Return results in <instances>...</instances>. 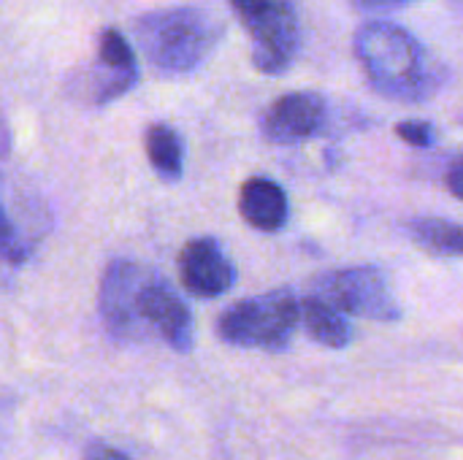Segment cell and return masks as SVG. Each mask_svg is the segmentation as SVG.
I'll return each mask as SVG.
<instances>
[{"instance_id":"3957f363","label":"cell","mask_w":463,"mask_h":460,"mask_svg":"<svg viewBox=\"0 0 463 460\" xmlns=\"http://www.w3.org/2000/svg\"><path fill=\"white\" fill-rule=\"evenodd\" d=\"M301 323V301L290 287L236 301L217 317V336L231 347L279 352Z\"/></svg>"},{"instance_id":"5b68a950","label":"cell","mask_w":463,"mask_h":460,"mask_svg":"<svg viewBox=\"0 0 463 460\" xmlns=\"http://www.w3.org/2000/svg\"><path fill=\"white\" fill-rule=\"evenodd\" d=\"M315 296L339 312L355 314L372 323H399L402 306L388 285V277L377 266L336 268L315 279Z\"/></svg>"},{"instance_id":"7c38bea8","label":"cell","mask_w":463,"mask_h":460,"mask_svg":"<svg viewBox=\"0 0 463 460\" xmlns=\"http://www.w3.org/2000/svg\"><path fill=\"white\" fill-rule=\"evenodd\" d=\"M144 149L155 168V174L165 182L182 179L184 171V141L176 133V127L165 122H155L144 133Z\"/></svg>"},{"instance_id":"ba28073f","label":"cell","mask_w":463,"mask_h":460,"mask_svg":"<svg viewBox=\"0 0 463 460\" xmlns=\"http://www.w3.org/2000/svg\"><path fill=\"white\" fill-rule=\"evenodd\" d=\"M328 119V103L320 92H288L277 98L260 122L263 138L279 146L301 144L312 136H317L326 127Z\"/></svg>"},{"instance_id":"30bf717a","label":"cell","mask_w":463,"mask_h":460,"mask_svg":"<svg viewBox=\"0 0 463 460\" xmlns=\"http://www.w3.org/2000/svg\"><path fill=\"white\" fill-rule=\"evenodd\" d=\"M239 214L250 228L260 233H277L290 217L288 192L274 179L252 176L239 190Z\"/></svg>"},{"instance_id":"d6986e66","label":"cell","mask_w":463,"mask_h":460,"mask_svg":"<svg viewBox=\"0 0 463 460\" xmlns=\"http://www.w3.org/2000/svg\"><path fill=\"white\" fill-rule=\"evenodd\" d=\"M84 460H133V458H128L125 453L114 450V447H106V445H95V447H90V450H87Z\"/></svg>"},{"instance_id":"7a4b0ae2","label":"cell","mask_w":463,"mask_h":460,"mask_svg":"<svg viewBox=\"0 0 463 460\" xmlns=\"http://www.w3.org/2000/svg\"><path fill=\"white\" fill-rule=\"evenodd\" d=\"M133 35L155 70L182 76L212 54L222 35V24L201 8L176 5L138 16L133 22Z\"/></svg>"},{"instance_id":"52a82bcc","label":"cell","mask_w":463,"mask_h":460,"mask_svg":"<svg viewBox=\"0 0 463 460\" xmlns=\"http://www.w3.org/2000/svg\"><path fill=\"white\" fill-rule=\"evenodd\" d=\"M149 268L136 260H111L103 268L100 290H98V309L106 331L122 342H141L146 339L144 325L136 317V293L144 282Z\"/></svg>"},{"instance_id":"ac0fdd59","label":"cell","mask_w":463,"mask_h":460,"mask_svg":"<svg viewBox=\"0 0 463 460\" xmlns=\"http://www.w3.org/2000/svg\"><path fill=\"white\" fill-rule=\"evenodd\" d=\"M412 0H353L355 8L361 11H369V14H383V11H393V8H402Z\"/></svg>"},{"instance_id":"8fae6325","label":"cell","mask_w":463,"mask_h":460,"mask_svg":"<svg viewBox=\"0 0 463 460\" xmlns=\"http://www.w3.org/2000/svg\"><path fill=\"white\" fill-rule=\"evenodd\" d=\"M301 323H304L309 339L328 350H345L353 342V328L342 317V312L317 296H309L301 301Z\"/></svg>"},{"instance_id":"4fadbf2b","label":"cell","mask_w":463,"mask_h":460,"mask_svg":"<svg viewBox=\"0 0 463 460\" xmlns=\"http://www.w3.org/2000/svg\"><path fill=\"white\" fill-rule=\"evenodd\" d=\"M407 233L418 247H423L431 255L439 258H463V225L439 220V217H423L412 220L407 225Z\"/></svg>"},{"instance_id":"277c9868","label":"cell","mask_w":463,"mask_h":460,"mask_svg":"<svg viewBox=\"0 0 463 460\" xmlns=\"http://www.w3.org/2000/svg\"><path fill=\"white\" fill-rule=\"evenodd\" d=\"M231 8L250 35L252 65L269 76L285 73L301 43L293 0H231Z\"/></svg>"},{"instance_id":"9c48e42d","label":"cell","mask_w":463,"mask_h":460,"mask_svg":"<svg viewBox=\"0 0 463 460\" xmlns=\"http://www.w3.org/2000/svg\"><path fill=\"white\" fill-rule=\"evenodd\" d=\"M176 268L184 290L195 298H220L236 282V268L231 258L212 236L190 239L179 252Z\"/></svg>"},{"instance_id":"9a60e30c","label":"cell","mask_w":463,"mask_h":460,"mask_svg":"<svg viewBox=\"0 0 463 460\" xmlns=\"http://www.w3.org/2000/svg\"><path fill=\"white\" fill-rule=\"evenodd\" d=\"M0 258L8 263H22L27 258V244L22 233L14 228L8 211L3 209V201H0Z\"/></svg>"},{"instance_id":"8992f818","label":"cell","mask_w":463,"mask_h":460,"mask_svg":"<svg viewBox=\"0 0 463 460\" xmlns=\"http://www.w3.org/2000/svg\"><path fill=\"white\" fill-rule=\"evenodd\" d=\"M136 317L144 331L157 333L171 350L190 352L195 342V325L187 304L176 296V290L152 268L146 271L138 293H136Z\"/></svg>"},{"instance_id":"e0dca14e","label":"cell","mask_w":463,"mask_h":460,"mask_svg":"<svg viewBox=\"0 0 463 460\" xmlns=\"http://www.w3.org/2000/svg\"><path fill=\"white\" fill-rule=\"evenodd\" d=\"M445 184H448V190H450L458 201H463V155L461 157H456V160L448 165Z\"/></svg>"},{"instance_id":"5bb4252c","label":"cell","mask_w":463,"mask_h":460,"mask_svg":"<svg viewBox=\"0 0 463 460\" xmlns=\"http://www.w3.org/2000/svg\"><path fill=\"white\" fill-rule=\"evenodd\" d=\"M98 65L138 81V65H136L133 46L128 43V38L119 30H103L100 33V38H98Z\"/></svg>"},{"instance_id":"2e32d148","label":"cell","mask_w":463,"mask_h":460,"mask_svg":"<svg viewBox=\"0 0 463 460\" xmlns=\"http://www.w3.org/2000/svg\"><path fill=\"white\" fill-rule=\"evenodd\" d=\"M396 136L415 146V149H429L434 141H437V130L431 122H423V119H407V122H399L396 125Z\"/></svg>"},{"instance_id":"6da1fadb","label":"cell","mask_w":463,"mask_h":460,"mask_svg":"<svg viewBox=\"0 0 463 460\" xmlns=\"http://www.w3.org/2000/svg\"><path fill=\"white\" fill-rule=\"evenodd\" d=\"M353 46L369 84L380 95L402 103H420L434 95L439 84L437 70L410 30L388 19H372L358 27Z\"/></svg>"}]
</instances>
